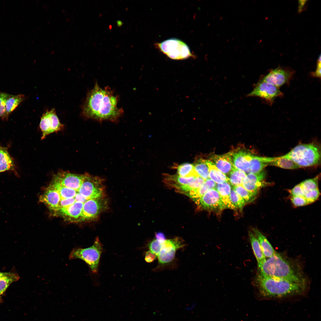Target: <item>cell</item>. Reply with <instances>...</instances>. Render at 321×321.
<instances>
[{
    "mask_svg": "<svg viewBox=\"0 0 321 321\" xmlns=\"http://www.w3.org/2000/svg\"><path fill=\"white\" fill-rule=\"evenodd\" d=\"M86 173L75 174L61 171L55 174L49 185L40 196L54 216L71 223L81 222L83 207L88 200L82 185Z\"/></svg>",
    "mask_w": 321,
    "mask_h": 321,
    "instance_id": "obj_1",
    "label": "cell"
},
{
    "mask_svg": "<svg viewBox=\"0 0 321 321\" xmlns=\"http://www.w3.org/2000/svg\"><path fill=\"white\" fill-rule=\"evenodd\" d=\"M118 99L109 88L103 89L96 83L88 93L82 113L84 117L98 121H116L123 112L117 106Z\"/></svg>",
    "mask_w": 321,
    "mask_h": 321,
    "instance_id": "obj_2",
    "label": "cell"
},
{
    "mask_svg": "<svg viewBox=\"0 0 321 321\" xmlns=\"http://www.w3.org/2000/svg\"><path fill=\"white\" fill-rule=\"evenodd\" d=\"M257 298L259 300L281 301L303 296L308 289L307 283H300L258 274L256 279Z\"/></svg>",
    "mask_w": 321,
    "mask_h": 321,
    "instance_id": "obj_3",
    "label": "cell"
},
{
    "mask_svg": "<svg viewBox=\"0 0 321 321\" xmlns=\"http://www.w3.org/2000/svg\"><path fill=\"white\" fill-rule=\"evenodd\" d=\"M258 268V274L262 275L307 283L300 267L277 252Z\"/></svg>",
    "mask_w": 321,
    "mask_h": 321,
    "instance_id": "obj_4",
    "label": "cell"
},
{
    "mask_svg": "<svg viewBox=\"0 0 321 321\" xmlns=\"http://www.w3.org/2000/svg\"><path fill=\"white\" fill-rule=\"evenodd\" d=\"M284 155L290 159L300 168L318 165L320 158L318 148L312 144L298 145Z\"/></svg>",
    "mask_w": 321,
    "mask_h": 321,
    "instance_id": "obj_5",
    "label": "cell"
},
{
    "mask_svg": "<svg viewBox=\"0 0 321 321\" xmlns=\"http://www.w3.org/2000/svg\"><path fill=\"white\" fill-rule=\"evenodd\" d=\"M102 250V245L99 238L97 237L93 245L89 247L74 248L70 254L69 259L83 260L88 265L93 273H96Z\"/></svg>",
    "mask_w": 321,
    "mask_h": 321,
    "instance_id": "obj_6",
    "label": "cell"
},
{
    "mask_svg": "<svg viewBox=\"0 0 321 321\" xmlns=\"http://www.w3.org/2000/svg\"><path fill=\"white\" fill-rule=\"evenodd\" d=\"M162 52L170 59L183 60L193 57L188 46L182 41L171 38L155 45Z\"/></svg>",
    "mask_w": 321,
    "mask_h": 321,
    "instance_id": "obj_7",
    "label": "cell"
},
{
    "mask_svg": "<svg viewBox=\"0 0 321 321\" xmlns=\"http://www.w3.org/2000/svg\"><path fill=\"white\" fill-rule=\"evenodd\" d=\"M283 95L279 88L269 83L259 81L247 96L261 97L272 105L276 97H282Z\"/></svg>",
    "mask_w": 321,
    "mask_h": 321,
    "instance_id": "obj_8",
    "label": "cell"
},
{
    "mask_svg": "<svg viewBox=\"0 0 321 321\" xmlns=\"http://www.w3.org/2000/svg\"><path fill=\"white\" fill-rule=\"evenodd\" d=\"M39 126L42 132L41 139H43L48 135L61 130L64 125L60 122L54 108L49 111L47 110L42 115Z\"/></svg>",
    "mask_w": 321,
    "mask_h": 321,
    "instance_id": "obj_9",
    "label": "cell"
},
{
    "mask_svg": "<svg viewBox=\"0 0 321 321\" xmlns=\"http://www.w3.org/2000/svg\"><path fill=\"white\" fill-rule=\"evenodd\" d=\"M107 200L104 196L90 199L84 204L81 218V222L92 220L107 207Z\"/></svg>",
    "mask_w": 321,
    "mask_h": 321,
    "instance_id": "obj_10",
    "label": "cell"
},
{
    "mask_svg": "<svg viewBox=\"0 0 321 321\" xmlns=\"http://www.w3.org/2000/svg\"><path fill=\"white\" fill-rule=\"evenodd\" d=\"M184 245L178 238L166 240L162 243V248L157 257L159 266L164 265L171 262L175 257L177 251Z\"/></svg>",
    "mask_w": 321,
    "mask_h": 321,
    "instance_id": "obj_11",
    "label": "cell"
},
{
    "mask_svg": "<svg viewBox=\"0 0 321 321\" xmlns=\"http://www.w3.org/2000/svg\"><path fill=\"white\" fill-rule=\"evenodd\" d=\"M103 180L86 173L82 186L84 193L89 200L104 196Z\"/></svg>",
    "mask_w": 321,
    "mask_h": 321,
    "instance_id": "obj_12",
    "label": "cell"
},
{
    "mask_svg": "<svg viewBox=\"0 0 321 321\" xmlns=\"http://www.w3.org/2000/svg\"><path fill=\"white\" fill-rule=\"evenodd\" d=\"M294 74L292 71L278 67L272 70L260 81L272 84L279 88L288 83Z\"/></svg>",
    "mask_w": 321,
    "mask_h": 321,
    "instance_id": "obj_13",
    "label": "cell"
},
{
    "mask_svg": "<svg viewBox=\"0 0 321 321\" xmlns=\"http://www.w3.org/2000/svg\"><path fill=\"white\" fill-rule=\"evenodd\" d=\"M199 204L204 208L210 210H221L226 208L216 188L207 191L201 198Z\"/></svg>",
    "mask_w": 321,
    "mask_h": 321,
    "instance_id": "obj_14",
    "label": "cell"
},
{
    "mask_svg": "<svg viewBox=\"0 0 321 321\" xmlns=\"http://www.w3.org/2000/svg\"><path fill=\"white\" fill-rule=\"evenodd\" d=\"M265 176L264 170L257 174L248 173L244 179L242 185L248 191L257 195L259 189L264 185V180Z\"/></svg>",
    "mask_w": 321,
    "mask_h": 321,
    "instance_id": "obj_15",
    "label": "cell"
},
{
    "mask_svg": "<svg viewBox=\"0 0 321 321\" xmlns=\"http://www.w3.org/2000/svg\"><path fill=\"white\" fill-rule=\"evenodd\" d=\"M231 153L234 167L246 173H249L250 161L252 155L243 150H239Z\"/></svg>",
    "mask_w": 321,
    "mask_h": 321,
    "instance_id": "obj_16",
    "label": "cell"
},
{
    "mask_svg": "<svg viewBox=\"0 0 321 321\" xmlns=\"http://www.w3.org/2000/svg\"><path fill=\"white\" fill-rule=\"evenodd\" d=\"M212 161H211L217 168L224 174H229L234 167L231 152L220 155H214L212 157Z\"/></svg>",
    "mask_w": 321,
    "mask_h": 321,
    "instance_id": "obj_17",
    "label": "cell"
},
{
    "mask_svg": "<svg viewBox=\"0 0 321 321\" xmlns=\"http://www.w3.org/2000/svg\"><path fill=\"white\" fill-rule=\"evenodd\" d=\"M7 171H12L17 176H18L13 160L7 148L0 146V173Z\"/></svg>",
    "mask_w": 321,
    "mask_h": 321,
    "instance_id": "obj_18",
    "label": "cell"
},
{
    "mask_svg": "<svg viewBox=\"0 0 321 321\" xmlns=\"http://www.w3.org/2000/svg\"><path fill=\"white\" fill-rule=\"evenodd\" d=\"M275 158L258 157L252 155L250 161L249 173L257 174L261 172Z\"/></svg>",
    "mask_w": 321,
    "mask_h": 321,
    "instance_id": "obj_19",
    "label": "cell"
},
{
    "mask_svg": "<svg viewBox=\"0 0 321 321\" xmlns=\"http://www.w3.org/2000/svg\"><path fill=\"white\" fill-rule=\"evenodd\" d=\"M216 184L211 179L206 180L203 185L199 188L189 191L188 195L197 203H199L200 199L208 191L215 188Z\"/></svg>",
    "mask_w": 321,
    "mask_h": 321,
    "instance_id": "obj_20",
    "label": "cell"
},
{
    "mask_svg": "<svg viewBox=\"0 0 321 321\" xmlns=\"http://www.w3.org/2000/svg\"><path fill=\"white\" fill-rule=\"evenodd\" d=\"M216 188L226 208L235 209L230 199L231 186L229 182H225L216 185Z\"/></svg>",
    "mask_w": 321,
    "mask_h": 321,
    "instance_id": "obj_21",
    "label": "cell"
},
{
    "mask_svg": "<svg viewBox=\"0 0 321 321\" xmlns=\"http://www.w3.org/2000/svg\"><path fill=\"white\" fill-rule=\"evenodd\" d=\"M254 233L258 239L266 258L272 257L276 252L267 238L258 229H254Z\"/></svg>",
    "mask_w": 321,
    "mask_h": 321,
    "instance_id": "obj_22",
    "label": "cell"
},
{
    "mask_svg": "<svg viewBox=\"0 0 321 321\" xmlns=\"http://www.w3.org/2000/svg\"><path fill=\"white\" fill-rule=\"evenodd\" d=\"M248 235L253 253L256 258L258 266L263 263L265 258L259 242L254 234L249 231Z\"/></svg>",
    "mask_w": 321,
    "mask_h": 321,
    "instance_id": "obj_23",
    "label": "cell"
},
{
    "mask_svg": "<svg viewBox=\"0 0 321 321\" xmlns=\"http://www.w3.org/2000/svg\"><path fill=\"white\" fill-rule=\"evenodd\" d=\"M25 96L23 94L16 95H9L6 101L5 120H7L9 115L23 101Z\"/></svg>",
    "mask_w": 321,
    "mask_h": 321,
    "instance_id": "obj_24",
    "label": "cell"
},
{
    "mask_svg": "<svg viewBox=\"0 0 321 321\" xmlns=\"http://www.w3.org/2000/svg\"><path fill=\"white\" fill-rule=\"evenodd\" d=\"M19 278V276L17 273L12 272H7L5 275L0 278V303L3 302V296L10 285Z\"/></svg>",
    "mask_w": 321,
    "mask_h": 321,
    "instance_id": "obj_25",
    "label": "cell"
},
{
    "mask_svg": "<svg viewBox=\"0 0 321 321\" xmlns=\"http://www.w3.org/2000/svg\"><path fill=\"white\" fill-rule=\"evenodd\" d=\"M206 162L208 166L209 176L210 179L217 184L229 182V178L219 170L212 161L206 160Z\"/></svg>",
    "mask_w": 321,
    "mask_h": 321,
    "instance_id": "obj_26",
    "label": "cell"
},
{
    "mask_svg": "<svg viewBox=\"0 0 321 321\" xmlns=\"http://www.w3.org/2000/svg\"><path fill=\"white\" fill-rule=\"evenodd\" d=\"M268 165L284 169H294L300 168L290 159L284 155L275 157Z\"/></svg>",
    "mask_w": 321,
    "mask_h": 321,
    "instance_id": "obj_27",
    "label": "cell"
},
{
    "mask_svg": "<svg viewBox=\"0 0 321 321\" xmlns=\"http://www.w3.org/2000/svg\"><path fill=\"white\" fill-rule=\"evenodd\" d=\"M194 170L199 177L205 180L209 178V169L206 160L202 159L198 160L193 164Z\"/></svg>",
    "mask_w": 321,
    "mask_h": 321,
    "instance_id": "obj_28",
    "label": "cell"
},
{
    "mask_svg": "<svg viewBox=\"0 0 321 321\" xmlns=\"http://www.w3.org/2000/svg\"><path fill=\"white\" fill-rule=\"evenodd\" d=\"M178 175L183 177L199 176L195 172L193 164L185 163L179 165L177 168Z\"/></svg>",
    "mask_w": 321,
    "mask_h": 321,
    "instance_id": "obj_29",
    "label": "cell"
},
{
    "mask_svg": "<svg viewBox=\"0 0 321 321\" xmlns=\"http://www.w3.org/2000/svg\"><path fill=\"white\" fill-rule=\"evenodd\" d=\"M246 175L244 171L234 167L229 173V182L233 186L242 185Z\"/></svg>",
    "mask_w": 321,
    "mask_h": 321,
    "instance_id": "obj_30",
    "label": "cell"
},
{
    "mask_svg": "<svg viewBox=\"0 0 321 321\" xmlns=\"http://www.w3.org/2000/svg\"><path fill=\"white\" fill-rule=\"evenodd\" d=\"M233 187V189L243 199L245 203L252 202L257 197V195L247 190L242 185Z\"/></svg>",
    "mask_w": 321,
    "mask_h": 321,
    "instance_id": "obj_31",
    "label": "cell"
},
{
    "mask_svg": "<svg viewBox=\"0 0 321 321\" xmlns=\"http://www.w3.org/2000/svg\"><path fill=\"white\" fill-rule=\"evenodd\" d=\"M205 180L199 176L196 177L189 184L180 185L179 188L185 191H190L199 188L203 185Z\"/></svg>",
    "mask_w": 321,
    "mask_h": 321,
    "instance_id": "obj_32",
    "label": "cell"
},
{
    "mask_svg": "<svg viewBox=\"0 0 321 321\" xmlns=\"http://www.w3.org/2000/svg\"><path fill=\"white\" fill-rule=\"evenodd\" d=\"M230 199L235 209H242L246 203L243 199L233 188L230 191Z\"/></svg>",
    "mask_w": 321,
    "mask_h": 321,
    "instance_id": "obj_33",
    "label": "cell"
},
{
    "mask_svg": "<svg viewBox=\"0 0 321 321\" xmlns=\"http://www.w3.org/2000/svg\"><path fill=\"white\" fill-rule=\"evenodd\" d=\"M318 176L306 180L300 183L305 193L307 192L318 188Z\"/></svg>",
    "mask_w": 321,
    "mask_h": 321,
    "instance_id": "obj_34",
    "label": "cell"
},
{
    "mask_svg": "<svg viewBox=\"0 0 321 321\" xmlns=\"http://www.w3.org/2000/svg\"><path fill=\"white\" fill-rule=\"evenodd\" d=\"M9 94L0 92V117L5 120L6 101Z\"/></svg>",
    "mask_w": 321,
    "mask_h": 321,
    "instance_id": "obj_35",
    "label": "cell"
},
{
    "mask_svg": "<svg viewBox=\"0 0 321 321\" xmlns=\"http://www.w3.org/2000/svg\"><path fill=\"white\" fill-rule=\"evenodd\" d=\"M290 199L293 204L296 207L303 206L311 204L304 196H292Z\"/></svg>",
    "mask_w": 321,
    "mask_h": 321,
    "instance_id": "obj_36",
    "label": "cell"
},
{
    "mask_svg": "<svg viewBox=\"0 0 321 321\" xmlns=\"http://www.w3.org/2000/svg\"><path fill=\"white\" fill-rule=\"evenodd\" d=\"M148 247L150 251L157 257L162 248V243L158 242L155 239L149 243Z\"/></svg>",
    "mask_w": 321,
    "mask_h": 321,
    "instance_id": "obj_37",
    "label": "cell"
},
{
    "mask_svg": "<svg viewBox=\"0 0 321 321\" xmlns=\"http://www.w3.org/2000/svg\"><path fill=\"white\" fill-rule=\"evenodd\" d=\"M320 195L319 190L317 188L307 192L304 196L311 203L318 198Z\"/></svg>",
    "mask_w": 321,
    "mask_h": 321,
    "instance_id": "obj_38",
    "label": "cell"
},
{
    "mask_svg": "<svg viewBox=\"0 0 321 321\" xmlns=\"http://www.w3.org/2000/svg\"><path fill=\"white\" fill-rule=\"evenodd\" d=\"M172 178L178 183L179 185L188 184L191 182L196 177L192 176L189 177H183L178 175L172 176ZM198 177V176H197Z\"/></svg>",
    "mask_w": 321,
    "mask_h": 321,
    "instance_id": "obj_39",
    "label": "cell"
},
{
    "mask_svg": "<svg viewBox=\"0 0 321 321\" xmlns=\"http://www.w3.org/2000/svg\"><path fill=\"white\" fill-rule=\"evenodd\" d=\"M290 193L292 196H304L305 193L300 183L295 186Z\"/></svg>",
    "mask_w": 321,
    "mask_h": 321,
    "instance_id": "obj_40",
    "label": "cell"
},
{
    "mask_svg": "<svg viewBox=\"0 0 321 321\" xmlns=\"http://www.w3.org/2000/svg\"><path fill=\"white\" fill-rule=\"evenodd\" d=\"M321 72V55H320L317 61L316 69L314 72H313L311 73V75L314 77L320 78Z\"/></svg>",
    "mask_w": 321,
    "mask_h": 321,
    "instance_id": "obj_41",
    "label": "cell"
},
{
    "mask_svg": "<svg viewBox=\"0 0 321 321\" xmlns=\"http://www.w3.org/2000/svg\"><path fill=\"white\" fill-rule=\"evenodd\" d=\"M145 257V261L148 263L153 262L157 257L155 254L150 250L147 252Z\"/></svg>",
    "mask_w": 321,
    "mask_h": 321,
    "instance_id": "obj_42",
    "label": "cell"
},
{
    "mask_svg": "<svg viewBox=\"0 0 321 321\" xmlns=\"http://www.w3.org/2000/svg\"><path fill=\"white\" fill-rule=\"evenodd\" d=\"M156 240L160 243H162L166 240L164 234L161 232H158L155 234Z\"/></svg>",
    "mask_w": 321,
    "mask_h": 321,
    "instance_id": "obj_43",
    "label": "cell"
},
{
    "mask_svg": "<svg viewBox=\"0 0 321 321\" xmlns=\"http://www.w3.org/2000/svg\"><path fill=\"white\" fill-rule=\"evenodd\" d=\"M306 1V0L299 1L298 11L299 12H301L302 11Z\"/></svg>",
    "mask_w": 321,
    "mask_h": 321,
    "instance_id": "obj_44",
    "label": "cell"
},
{
    "mask_svg": "<svg viewBox=\"0 0 321 321\" xmlns=\"http://www.w3.org/2000/svg\"><path fill=\"white\" fill-rule=\"evenodd\" d=\"M196 305V303H193L191 305H190L187 306L186 308V310L188 311H190L193 309L195 307Z\"/></svg>",
    "mask_w": 321,
    "mask_h": 321,
    "instance_id": "obj_45",
    "label": "cell"
},
{
    "mask_svg": "<svg viewBox=\"0 0 321 321\" xmlns=\"http://www.w3.org/2000/svg\"><path fill=\"white\" fill-rule=\"evenodd\" d=\"M7 272H3L0 271V278L5 275Z\"/></svg>",
    "mask_w": 321,
    "mask_h": 321,
    "instance_id": "obj_46",
    "label": "cell"
},
{
    "mask_svg": "<svg viewBox=\"0 0 321 321\" xmlns=\"http://www.w3.org/2000/svg\"><path fill=\"white\" fill-rule=\"evenodd\" d=\"M122 22H121V21H118L117 22V24H118V25L119 26L120 25H122Z\"/></svg>",
    "mask_w": 321,
    "mask_h": 321,
    "instance_id": "obj_47",
    "label": "cell"
}]
</instances>
